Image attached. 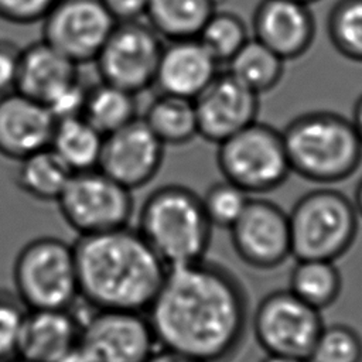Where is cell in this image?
Listing matches in <instances>:
<instances>
[{"mask_svg":"<svg viewBox=\"0 0 362 362\" xmlns=\"http://www.w3.org/2000/svg\"><path fill=\"white\" fill-rule=\"evenodd\" d=\"M146 314L158 346L201 362H230L250 322L240 280L206 259L170 267Z\"/></svg>","mask_w":362,"mask_h":362,"instance_id":"1","label":"cell"},{"mask_svg":"<svg viewBox=\"0 0 362 362\" xmlns=\"http://www.w3.org/2000/svg\"><path fill=\"white\" fill-rule=\"evenodd\" d=\"M74 253L79 298L90 308L146 313L168 270L129 225L78 236Z\"/></svg>","mask_w":362,"mask_h":362,"instance_id":"2","label":"cell"},{"mask_svg":"<svg viewBox=\"0 0 362 362\" xmlns=\"http://www.w3.org/2000/svg\"><path fill=\"white\" fill-rule=\"evenodd\" d=\"M291 173L331 185L349 178L362 161V141L351 119L311 110L291 119L281 130Z\"/></svg>","mask_w":362,"mask_h":362,"instance_id":"3","label":"cell"},{"mask_svg":"<svg viewBox=\"0 0 362 362\" xmlns=\"http://www.w3.org/2000/svg\"><path fill=\"white\" fill-rule=\"evenodd\" d=\"M212 228L201 197L180 184L151 191L139 211L136 226L168 269L205 259Z\"/></svg>","mask_w":362,"mask_h":362,"instance_id":"4","label":"cell"},{"mask_svg":"<svg viewBox=\"0 0 362 362\" xmlns=\"http://www.w3.org/2000/svg\"><path fill=\"white\" fill-rule=\"evenodd\" d=\"M287 215L296 260L335 262L351 249L358 233L359 216L352 199L337 189L318 188L304 194Z\"/></svg>","mask_w":362,"mask_h":362,"instance_id":"5","label":"cell"},{"mask_svg":"<svg viewBox=\"0 0 362 362\" xmlns=\"http://www.w3.org/2000/svg\"><path fill=\"white\" fill-rule=\"evenodd\" d=\"M13 284L27 310L72 308L79 298L74 245L55 236L28 240L14 259Z\"/></svg>","mask_w":362,"mask_h":362,"instance_id":"6","label":"cell"},{"mask_svg":"<svg viewBox=\"0 0 362 362\" xmlns=\"http://www.w3.org/2000/svg\"><path fill=\"white\" fill-rule=\"evenodd\" d=\"M216 146L222 177L249 195L274 191L291 174L281 130L270 124L256 120Z\"/></svg>","mask_w":362,"mask_h":362,"instance_id":"7","label":"cell"},{"mask_svg":"<svg viewBox=\"0 0 362 362\" xmlns=\"http://www.w3.org/2000/svg\"><path fill=\"white\" fill-rule=\"evenodd\" d=\"M133 191L99 168L74 173L57 199L61 216L79 236L127 226Z\"/></svg>","mask_w":362,"mask_h":362,"instance_id":"8","label":"cell"},{"mask_svg":"<svg viewBox=\"0 0 362 362\" xmlns=\"http://www.w3.org/2000/svg\"><path fill=\"white\" fill-rule=\"evenodd\" d=\"M253 335L266 354L307 359L324 327L321 311L288 288L266 294L250 320Z\"/></svg>","mask_w":362,"mask_h":362,"instance_id":"9","label":"cell"},{"mask_svg":"<svg viewBox=\"0 0 362 362\" xmlns=\"http://www.w3.org/2000/svg\"><path fill=\"white\" fill-rule=\"evenodd\" d=\"M148 23H116L95 58L100 81L140 93L154 85L164 44Z\"/></svg>","mask_w":362,"mask_h":362,"instance_id":"10","label":"cell"},{"mask_svg":"<svg viewBox=\"0 0 362 362\" xmlns=\"http://www.w3.org/2000/svg\"><path fill=\"white\" fill-rule=\"evenodd\" d=\"M95 362H146L158 348L146 313L92 308L78 344Z\"/></svg>","mask_w":362,"mask_h":362,"instance_id":"11","label":"cell"},{"mask_svg":"<svg viewBox=\"0 0 362 362\" xmlns=\"http://www.w3.org/2000/svg\"><path fill=\"white\" fill-rule=\"evenodd\" d=\"M41 21V40L76 65L95 61L116 24L100 0H57Z\"/></svg>","mask_w":362,"mask_h":362,"instance_id":"12","label":"cell"},{"mask_svg":"<svg viewBox=\"0 0 362 362\" xmlns=\"http://www.w3.org/2000/svg\"><path fill=\"white\" fill-rule=\"evenodd\" d=\"M229 233L239 259L253 269L272 270L291 257L288 215L269 199L250 198Z\"/></svg>","mask_w":362,"mask_h":362,"instance_id":"13","label":"cell"},{"mask_svg":"<svg viewBox=\"0 0 362 362\" xmlns=\"http://www.w3.org/2000/svg\"><path fill=\"white\" fill-rule=\"evenodd\" d=\"M164 147L144 120L136 117L105 136L98 168L134 191L157 175L163 164Z\"/></svg>","mask_w":362,"mask_h":362,"instance_id":"14","label":"cell"},{"mask_svg":"<svg viewBox=\"0 0 362 362\" xmlns=\"http://www.w3.org/2000/svg\"><path fill=\"white\" fill-rule=\"evenodd\" d=\"M194 107L198 136L219 144L257 120L259 95L225 71L194 99Z\"/></svg>","mask_w":362,"mask_h":362,"instance_id":"15","label":"cell"},{"mask_svg":"<svg viewBox=\"0 0 362 362\" xmlns=\"http://www.w3.org/2000/svg\"><path fill=\"white\" fill-rule=\"evenodd\" d=\"M253 38L286 62L303 57L315 38V18L308 4L294 0H260L252 17Z\"/></svg>","mask_w":362,"mask_h":362,"instance_id":"16","label":"cell"},{"mask_svg":"<svg viewBox=\"0 0 362 362\" xmlns=\"http://www.w3.org/2000/svg\"><path fill=\"white\" fill-rule=\"evenodd\" d=\"M57 119L40 100L18 90L0 95V154L20 161L49 147Z\"/></svg>","mask_w":362,"mask_h":362,"instance_id":"17","label":"cell"},{"mask_svg":"<svg viewBox=\"0 0 362 362\" xmlns=\"http://www.w3.org/2000/svg\"><path fill=\"white\" fill-rule=\"evenodd\" d=\"M219 66L198 38L167 41L160 55L154 86L161 93L194 100L221 72Z\"/></svg>","mask_w":362,"mask_h":362,"instance_id":"18","label":"cell"},{"mask_svg":"<svg viewBox=\"0 0 362 362\" xmlns=\"http://www.w3.org/2000/svg\"><path fill=\"white\" fill-rule=\"evenodd\" d=\"M81 317L72 308L27 310L17 356L31 362H57L78 346Z\"/></svg>","mask_w":362,"mask_h":362,"instance_id":"19","label":"cell"},{"mask_svg":"<svg viewBox=\"0 0 362 362\" xmlns=\"http://www.w3.org/2000/svg\"><path fill=\"white\" fill-rule=\"evenodd\" d=\"M76 79L78 65L44 40L21 48L14 90L47 105Z\"/></svg>","mask_w":362,"mask_h":362,"instance_id":"20","label":"cell"},{"mask_svg":"<svg viewBox=\"0 0 362 362\" xmlns=\"http://www.w3.org/2000/svg\"><path fill=\"white\" fill-rule=\"evenodd\" d=\"M216 11V0H148V25L167 41L197 38Z\"/></svg>","mask_w":362,"mask_h":362,"instance_id":"21","label":"cell"},{"mask_svg":"<svg viewBox=\"0 0 362 362\" xmlns=\"http://www.w3.org/2000/svg\"><path fill=\"white\" fill-rule=\"evenodd\" d=\"M105 136L82 116L57 120L49 148L72 171L98 168Z\"/></svg>","mask_w":362,"mask_h":362,"instance_id":"22","label":"cell"},{"mask_svg":"<svg viewBox=\"0 0 362 362\" xmlns=\"http://www.w3.org/2000/svg\"><path fill=\"white\" fill-rule=\"evenodd\" d=\"M141 119L164 146H182L198 136L192 99L158 92Z\"/></svg>","mask_w":362,"mask_h":362,"instance_id":"23","label":"cell"},{"mask_svg":"<svg viewBox=\"0 0 362 362\" xmlns=\"http://www.w3.org/2000/svg\"><path fill=\"white\" fill-rule=\"evenodd\" d=\"M72 174L62 160L47 147L20 160L16 184L20 191L37 201L57 202Z\"/></svg>","mask_w":362,"mask_h":362,"instance_id":"24","label":"cell"},{"mask_svg":"<svg viewBox=\"0 0 362 362\" xmlns=\"http://www.w3.org/2000/svg\"><path fill=\"white\" fill-rule=\"evenodd\" d=\"M136 96L133 92L100 81L88 88L82 117L107 136L139 117Z\"/></svg>","mask_w":362,"mask_h":362,"instance_id":"25","label":"cell"},{"mask_svg":"<svg viewBox=\"0 0 362 362\" xmlns=\"http://www.w3.org/2000/svg\"><path fill=\"white\" fill-rule=\"evenodd\" d=\"M226 65L232 76L260 96L280 83L286 61L252 37Z\"/></svg>","mask_w":362,"mask_h":362,"instance_id":"26","label":"cell"},{"mask_svg":"<svg viewBox=\"0 0 362 362\" xmlns=\"http://www.w3.org/2000/svg\"><path fill=\"white\" fill-rule=\"evenodd\" d=\"M288 290L321 311L338 300L342 290L341 272L332 260H297L290 273Z\"/></svg>","mask_w":362,"mask_h":362,"instance_id":"27","label":"cell"},{"mask_svg":"<svg viewBox=\"0 0 362 362\" xmlns=\"http://www.w3.org/2000/svg\"><path fill=\"white\" fill-rule=\"evenodd\" d=\"M327 33L339 55L362 64V0H338L328 13Z\"/></svg>","mask_w":362,"mask_h":362,"instance_id":"28","label":"cell"},{"mask_svg":"<svg viewBox=\"0 0 362 362\" xmlns=\"http://www.w3.org/2000/svg\"><path fill=\"white\" fill-rule=\"evenodd\" d=\"M197 38L219 65H226L250 37L247 25L238 14L216 10Z\"/></svg>","mask_w":362,"mask_h":362,"instance_id":"29","label":"cell"},{"mask_svg":"<svg viewBox=\"0 0 362 362\" xmlns=\"http://www.w3.org/2000/svg\"><path fill=\"white\" fill-rule=\"evenodd\" d=\"M308 362H362V337L351 325L334 322L321 328Z\"/></svg>","mask_w":362,"mask_h":362,"instance_id":"30","label":"cell"},{"mask_svg":"<svg viewBox=\"0 0 362 362\" xmlns=\"http://www.w3.org/2000/svg\"><path fill=\"white\" fill-rule=\"evenodd\" d=\"M250 198L245 189L223 178L212 184L201 201L211 225L229 230L243 214Z\"/></svg>","mask_w":362,"mask_h":362,"instance_id":"31","label":"cell"},{"mask_svg":"<svg viewBox=\"0 0 362 362\" xmlns=\"http://www.w3.org/2000/svg\"><path fill=\"white\" fill-rule=\"evenodd\" d=\"M25 311L16 293L0 290V362L17 356Z\"/></svg>","mask_w":362,"mask_h":362,"instance_id":"32","label":"cell"},{"mask_svg":"<svg viewBox=\"0 0 362 362\" xmlns=\"http://www.w3.org/2000/svg\"><path fill=\"white\" fill-rule=\"evenodd\" d=\"M57 0H0V18L13 24L41 21Z\"/></svg>","mask_w":362,"mask_h":362,"instance_id":"33","label":"cell"},{"mask_svg":"<svg viewBox=\"0 0 362 362\" xmlns=\"http://www.w3.org/2000/svg\"><path fill=\"white\" fill-rule=\"evenodd\" d=\"M21 48L11 41L0 40V95L16 89Z\"/></svg>","mask_w":362,"mask_h":362,"instance_id":"34","label":"cell"},{"mask_svg":"<svg viewBox=\"0 0 362 362\" xmlns=\"http://www.w3.org/2000/svg\"><path fill=\"white\" fill-rule=\"evenodd\" d=\"M116 23L137 21L146 17L148 0H100Z\"/></svg>","mask_w":362,"mask_h":362,"instance_id":"35","label":"cell"},{"mask_svg":"<svg viewBox=\"0 0 362 362\" xmlns=\"http://www.w3.org/2000/svg\"><path fill=\"white\" fill-rule=\"evenodd\" d=\"M146 362H201L182 352L158 346Z\"/></svg>","mask_w":362,"mask_h":362,"instance_id":"36","label":"cell"},{"mask_svg":"<svg viewBox=\"0 0 362 362\" xmlns=\"http://www.w3.org/2000/svg\"><path fill=\"white\" fill-rule=\"evenodd\" d=\"M57 362H95L79 345L61 356Z\"/></svg>","mask_w":362,"mask_h":362,"instance_id":"37","label":"cell"},{"mask_svg":"<svg viewBox=\"0 0 362 362\" xmlns=\"http://www.w3.org/2000/svg\"><path fill=\"white\" fill-rule=\"evenodd\" d=\"M351 122L355 127V132L358 133L361 141H362V95L358 96L355 105H354V109H352V117H351Z\"/></svg>","mask_w":362,"mask_h":362,"instance_id":"38","label":"cell"},{"mask_svg":"<svg viewBox=\"0 0 362 362\" xmlns=\"http://www.w3.org/2000/svg\"><path fill=\"white\" fill-rule=\"evenodd\" d=\"M260 362H308V361L304 359V358H298V356L266 354V356H264Z\"/></svg>","mask_w":362,"mask_h":362,"instance_id":"39","label":"cell"},{"mask_svg":"<svg viewBox=\"0 0 362 362\" xmlns=\"http://www.w3.org/2000/svg\"><path fill=\"white\" fill-rule=\"evenodd\" d=\"M352 204H354V206L356 209L358 216L362 218V178L356 184V188H355V192H354V198H352Z\"/></svg>","mask_w":362,"mask_h":362,"instance_id":"40","label":"cell"},{"mask_svg":"<svg viewBox=\"0 0 362 362\" xmlns=\"http://www.w3.org/2000/svg\"><path fill=\"white\" fill-rule=\"evenodd\" d=\"M7 362H31V361L24 359V358H21V356H14V358H11V359L7 361Z\"/></svg>","mask_w":362,"mask_h":362,"instance_id":"41","label":"cell"},{"mask_svg":"<svg viewBox=\"0 0 362 362\" xmlns=\"http://www.w3.org/2000/svg\"><path fill=\"white\" fill-rule=\"evenodd\" d=\"M294 1H298V3H304V4H311V3H315V1H318V0H294Z\"/></svg>","mask_w":362,"mask_h":362,"instance_id":"42","label":"cell"}]
</instances>
